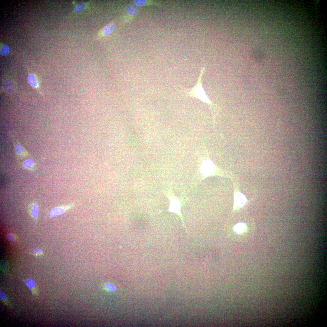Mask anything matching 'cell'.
<instances>
[{
    "instance_id": "obj_12",
    "label": "cell",
    "mask_w": 327,
    "mask_h": 327,
    "mask_svg": "<svg viewBox=\"0 0 327 327\" xmlns=\"http://www.w3.org/2000/svg\"><path fill=\"white\" fill-rule=\"evenodd\" d=\"M246 224L242 222L236 224L233 227V230L235 233H240L243 232L246 229Z\"/></svg>"
},
{
    "instance_id": "obj_7",
    "label": "cell",
    "mask_w": 327,
    "mask_h": 327,
    "mask_svg": "<svg viewBox=\"0 0 327 327\" xmlns=\"http://www.w3.org/2000/svg\"><path fill=\"white\" fill-rule=\"evenodd\" d=\"M236 204L240 207L244 206L246 203V199L245 196L240 192L236 193L234 197Z\"/></svg>"
},
{
    "instance_id": "obj_8",
    "label": "cell",
    "mask_w": 327,
    "mask_h": 327,
    "mask_svg": "<svg viewBox=\"0 0 327 327\" xmlns=\"http://www.w3.org/2000/svg\"><path fill=\"white\" fill-rule=\"evenodd\" d=\"M132 2L134 5L140 7L143 6H146L151 5H158L157 2L153 0H134Z\"/></svg>"
},
{
    "instance_id": "obj_3",
    "label": "cell",
    "mask_w": 327,
    "mask_h": 327,
    "mask_svg": "<svg viewBox=\"0 0 327 327\" xmlns=\"http://www.w3.org/2000/svg\"><path fill=\"white\" fill-rule=\"evenodd\" d=\"M126 11L127 14L125 17V21L127 22L138 14L139 12V9L136 5L134 4H131L126 7Z\"/></svg>"
},
{
    "instance_id": "obj_18",
    "label": "cell",
    "mask_w": 327,
    "mask_h": 327,
    "mask_svg": "<svg viewBox=\"0 0 327 327\" xmlns=\"http://www.w3.org/2000/svg\"><path fill=\"white\" fill-rule=\"evenodd\" d=\"M23 165L26 168L30 169L33 166L34 163L32 160L28 159L24 161Z\"/></svg>"
},
{
    "instance_id": "obj_15",
    "label": "cell",
    "mask_w": 327,
    "mask_h": 327,
    "mask_svg": "<svg viewBox=\"0 0 327 327\" xmlns=\"http://www.w3.org/2000/svg\"><path fill=\"white\" fill-rule=\"evenodd\" d=\"M0 298L1 302L4 304L8 306H11L5 294L1 289L0 290Z\"/></svg>"
},
{
    "instance_id": "obj_20",
    "label": "cell",
    "mask_w": 327,
    "mask_h": 327,
    "mask_svg": "<svg viewBox=\"0 0 327 327\" xmlns=\"http://www.w3.org/2000/svg\"><path fill=\"white\" fill-rule=\"evenodd\" d=\"M106 288L110 291H114L116 290L115 286L113 284L107 283L105 285Z\"/></svg>"
},
{
    "instance_id": "obj_2",
    "label": "cell",
    "mask_w": 327,
    "mask_h": 327,
    "mask_svg": "<svg viewBox=\"0 0 327 327\" xmlns=\"http://www.w3.org/2000/svg\"><path fill=\"white\" fill-rule=\"evenodd\" d=\"M197 84L194 90L195 95L194 96H195L196 97L206 104H210L211 102L206 95L201 84L199 85Z\"/></svg>"
},
{
    "instance_id": "obj_6",
    "label": "cell",
    "mask_w": 327,
    "mask_h": 327,
    "mask_svg": "<svg viewBox=\"0 0 327 327\" xmlns=\"http://www.w3.org/2000/svg\"><path fill=\"white\" fill-rule=\"evenodd\" d=\"M24 282L28 289H30L32 294L35 296L38 295V290L35 281L31 279H27L24 281Z\"/></svg>"
},
{
    "instance_id": "obj_1",
    "label": "cell",
    "mask_w": 327,
    "mask_h": 327,
    "mask_svg": "<svg viewBox=\"0 0 327 327\" xmlns=\"http://www.w3.org/2000/svg\"><path fill=\"white\" fill-rule=\"evenodd\" d=\"M214 167L213 163L211 160H205L202 163L201 166V173L204 175L208 176L213 172Z\"/></svg>"
},
{
    "instance_id": "obj_19",
    "label": "cell",
    "mask_w": 327,
    "mask_h": 327,
    "mask_svg": "<svg viewBox=\"0 0 327 327\" xmlns=\"http://www.w3.org/2000/svg\"><path fill=\"white\" fill-rule=\"evenodd\" d=\"M9 52V48L5 45H3L1 48L0 54L2 55H7Z\"/></svg>"
},
{
    "instance_id": "obj_5",
    "label": "cell",
    "mask_w": 327,
    "mask_h": 327,
    "mask_svg": "<svg viewBox=\"0 0 327 327\" xmlns=\"http://www.w3.org/2000/svg\"><path fill=\"white\" fill-rule=\"evenodd\" d=\"M73 206V205L72 204L65 206L55 207L50 212L49 217H52L64 213L65 210L71 208Z\"/></svg>"
},
{
    "instance_id": "obj_17",
    "label": "cell",
    "mask_w": 327,
    "mask_h": 327,
    "mask_svg": "<svg viewBox=\"0 0 327 327\" xmlns=\"http://www.w3.org/2000/svg\"><path fill=\"white\" fill-rule=\"evenodd\" d=\"M43 251L39 248H34L31 251V253L33 255L36 256H40L43 253Z\"/></svg>"
},
{
    "instance_id": "obj_4",
    "label": "cell",
    "mask_w": 327,
    "mask_h": 327,
    "mask_svg": "<svg viewBox=\"0 0 327 327\" xmlns=\"http://www.w3.org/2000/svg\"><path fill=\"white\" fill-rule=\"evenodd\" d=\"M115 27V24L114 21H113L109 22L100 31L96 37L100 38L110 34L114 31Z\"/></svg>"
},
{
    "instance_id": "obj_11",
    "label": "cell",
    "mask_w": 327,
    "mask_h": 327,
    "mask_svg": "<svg viewBox=\"0 0 327 327\" xmlns=\"http://www.w3.org/2000/svg\"><path fill=\"white\" fill-rule=\"evenodd\" d=\"M180 203L176 200H172L170 202L169 210L170 211L177 212L180 208Z\"/></svg>"
},
{
    "instance_id": "obj_10",
    "label": "cell",
    "mask_w": 327,
    "mask_h": 327,
    "mask_svg": "<svg viewBox=\"0 0 327 327\" xmlns=\"http://www.w3.org/2000/svg\"><path fill=\"white\" fill-rule=\"evenodd\" d=\"M14 149L16 154L19 156L23 157L25 156L27 154L24 148L18 143H15L14 146Z\"/></svg>"
},
{
    "instance_id": "obj_21",
    "label": "cell",
    "mask_w": 327,
    "mask_h": 327,
    "mask_svg": "<svg viewBox=\"0 0 327 327\" xmlns=\"http://www.w3.org/2000/svg\"><path fill=\"white\" fill-rule=\"evenodd\" d=\"M7 239L11 242H14L15 241V238L13 235L11 233H9L7 236Z\"/></svg>"
},
{
    "instance_id": "obj_13",
    "label": "cell",
    "mask_w": 327,
    "mask_h": 327,
    "mask_svg": "<svg viewBox=\"0 0 327 327\" xmlns=\"http://www.w3.org/2000/svg\"><path fill=\"white\" fill-rule=\"evenodd\" d=\"M85 6V4L82 2H80L77 3L75 5L74 9V12L75 13H79L82 11L84 8Z\"/></svg>"
},
{
    "instance_id": "obj_14",
    "label": "cell",
    "mask_w": 327,
    "mask_h": 327,
    "mask_svg": "<svg viewBox=\"0 0 327 327\" xmlns=\"http://www.w3.org/2000/svg\"><path fill=\"white\" fill-rule=\"evenodd\" d=\"M3 87L5 91L8 93H11L13 91V84L10 81L5 82L3 85Z\"/></svg>"
},
{
    "instance_id": "obj_9",
    "label": "cell",
    "mask_w": 327,
    "mask_h": 327,
    "mask_svg": "<svg viewBox=\"0 0 327 327\" xmlns=\"http://www.w3.org/2000/svg\"><path fill=\"white\" fill-rule=\"evenodd\" d=\"M28 80L30 85L39 91L38 89L39 87V84L36 77L34 74L32 73L29 74L28 77Z\"/></svg>"
},
{
    "instance_id": "obj_16",
    "label": "cell",
    "mask_w": 327,
    "mask_h": 327,
    "mask_svg": "<svg viewBox=\"0 0 327 327\" xmlns=\"http://www.w3.org/2000/svg\"><path fill=\"white\" fill-rule=\"evenodd\" d=\"M31 215L34 218L38 217V207L37 204H34L32 207L31 211Z\"/></svg>"
}]
</instances>
